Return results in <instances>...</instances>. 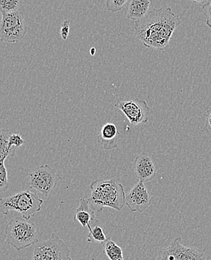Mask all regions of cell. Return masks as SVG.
Listing matches in <instances>:
<instances>
[{
    "mask_svg": "<svg viewBox=\"0 0 211 260\" xmlns=\"http://www.w3.org/2000/svg\"><path fill=\"white\" fill-rule=\"evenodd\" d=\"M133 171L139 182H146L155 177L157 169L151 156L147 152H142L135 159Z\"/></svg>",
    "mask_w": 211,
    "mask_h": 260,
    "instance_id": "11",
    "label": "cell"
},
{
    "mask_svg": "<svg viewBox=\"0 0 211 260\" xmlns=\"http://www.w3.org/2000/svg\"><path fill=\"white\" fill-rule=\"evenodd\" d=\"M157 260H206V254L196 247L184 245L178 237L168 247L160 249Z\"/></svg>",
    "mask_w": 211,
    "mask_h": 260,
    "instance_id": "8",
    "label": "cell"
},
{
    "mask_svg": "<svg viewBox=\"0 0 211 260\" xmlns=\"http://www.w3.org/2000/svg\"><path fill=\"white\" fill-rule=\"evenodd\" d=\"M90 53L91 56H94V55L96 53V49L94 48V47H92V48H91L90 50Z\"/></svg>",
    "mask_w": 211,
    "mask_h": 260,
    "instance_id": "25",
    "label": "cell"
},
{
    "mask_svg": "<svg viewBox=\"0 0 211 260\" xmlns=\"http://www.w3.org/2000/svg\"><path fill=\"white\" fill-rule=\"evenodd\" d=\"M12 134L9 130L2 129L0 133V163H3L10 156H15L16 150L11 149L9 140Z\"/></svg>",
    "mask_w": 211,
    "mask_h": 260,
    "instance_id": "15",
    "label": "cell"
},
{
    "mask_svg": "<svg viewBox=\"0 0 211 260\" xmlns=\"http://www.w3.org/2000/svg\"><path fill=\"white\" fill-rule=\"evenodd\" d=\"M3 18L0 24V37L6 43H17L21 42L27 33L28 27L23 12H16L10 14H2Z\"/></svg>",
    "mask_w": 211,
    "mask_h": 260,
    "instance_id": "6",
    "label": "cell"
},
{
    "mask_svg": "<svg viewBox=\"0 0 211 260\" xmlns=\"http://www.w3.org/2000/svg\"><path fill=\"white\" fill-rule=\"evenodd\" d=\"M206 127L211 131V107L206 112Z\"/></svg>",
    "mask_w": 211,
    "mask_h": 260,
    "instance_id": "24",
    "label": "cell"
},
{
    "mask_svg": "<svg viewBox=\"0 0 211 260\" xmlns=\"http://www.w3.org/2000/svg\"><path fill=\"white\" fill-rule=\"evenodd\" d=\"M90 189V198L88 200L94 213L101 212L105 207L121 211L126 204L124 186L117 179H97L91 182Z\"/></svg>",
    "mask_w": 211,
    "mask_h": 260,
    "instance_id": "2",
    "label": "cell"
},
{
    "mask_svg": "<svg viewBox=\"0 0 211 260\" xmlns=\"http://www.w3.org/2000/svg\"><path fill=\"white\" fill-rule=\"evenodd\" d=\"M151 2L149 0H130L127 3V18L138 21L149 14Z\"/></svg>",
    "mask_w": 211,
    "mask_h": 260,
    "instance_id": "14",
    "label": "cell"
},
{
    "mask_svg": "<svg viewBox=\"0 0 211 260\" xmlns=\"http://www.w3.org/2000/svg\"><path fill=\"white\" fill-rule=\"evenodd\" d=\"M203 12L205 16L206 24L211 28V1H207L202 7Z\"/></svg>",
    "mask_w": 211,
    "mask_h": 260,
    "instance_id": "22",
    "label": "cell"
},
{
    "mask_svg": "<svg viewBox=\"0 0 211 260\" xmlns=\"http://www.w3.org/2000/svg\"><path fill=\"white\" fill-rule=\"evenodd\" d=\"M95 220V213L91 209L89 200L81 198L79 201L78 208L76 209L75 220L78 221L83 228L91 230Z\"/></svg>",
    "mask_w": 211,
    "mask_h": 260,
    "instance_id": "13",
    "label": "cell"
},
{
    "mask_svg": "<svg viewBox=\"0 0 211 260\" xmlns=\"http://www.w3.org/2000/svg\"><path fill=\"white\" fill-rule=\"evenodd\" d=\"M116 107L120 110L132 125L146 123L150 116V107L146 101L136 98L131 100H120Z\"/></svg>",
    "mask_w": 211,
    "mask_h": 260,
    "instance_id": "9",
    "label": "cell"
},
{
    "mask_svg": "<svg viewBox=\"0 0 211 260\" xmlns=\"http://www.w3.org/2000/svg\"><path fill=\"white\" fill-rule=\"evenodd\" d=\"M70 30V21L64 20L61 26V36L63 40H66L68 36Z\"/></svg>",
    "mask_w": 211,
    "mask_h": 260,
    "instance_id": "23",
    "label": "cell"
},
{
    "mask_svg": "<svg viewBox=\"0 0 211 260\" xmlns=\"http://www.w3.org/2000/svg\"><path fill=\"white\" fill-rule=\"evenodd\" d=\"M61 179V175L55 169L47 165H42L29 173V185L30 188L49 198Z\"/></svg>",
    "mask_w": 211,
    "mask_h": 260,
    "instance_id": "7",
    "label": "cell"
},
{
    "mask_svg": "<svg viewBox=\"0 0 211 260\" xmlns=\"http://www.w3.org/2000/svg\"><path fill=\"white\" fill-rule=\"evenodd\" d=\"M24 144V140L20 135L12 134L9 140V146L13 150H17V148L20 147Z\"/></svg>",
    "mask_w": 211,
    "mask_h": 260,
    "instance_id": "21",
    "label": "cell"
},
{
    "mask_svg": "<svg viewBox=\"0 0 211 260\" xmlns=\"http://www.w3.org/2000/svg\"><path fill=\"white\" fill-rule=\"evenodd\" d=\"M151 204L150 192L144 182H138L133 188L126 193V205L133 212H143Z\"/></svg>",
    "mask_w": 211,
    "mask_h": 260,
    "instance_id": "10",
    "label": "cell"
},
{
    "mask_svg": "<svg viewBox=\"0 0 211 260\" xmlns=\"http://www.w3.org/2000/svg\"><path fill=\"white\" fill-rule=\"evenodd\" d=\"M180 24V16L171 8L153 9L144 18L135 22V36L146 47L163 50Z\"/></svg>",
    "mask_w": 211,
    "mask_h": 260,
    "instance_id": "1",
    "label": "cell"
},
{
    "mask_svg": "<svg viewBox=\"0 0 211 260\" xmlns=\"http://www.w3.org/2000/svg\"><path fill=\"white\" fill-rule=\"evenodd\" d=\"M104 251L110 260H124L122 249L111 238H109L104 244Z\"/></svg>",
    "mask_w": 211,
    "mask_h": 260,
    "instance_id": "17",
    "label": "cell"
},
{
    "mask_svg": "<svg viewBox=\"0 0 211 260\" xmlns=\"http://www.w3.org/2000/svg\"><path fill=\"white\" fill-rule=\"evenodd\" d=\"M107 240L108 239L106 236L103 228L100 226V220H95L91 226V230H89V233L87 236L88 242L104 245Z\"/></svg>",
    "mask_w": 211,
    "mask_h": 260,
    "instance_id": "16",
    "label": "cell"
},
{
    "mask_svg": "<svg viewBox=\"0 0 211 260\" xmlns=\"http://www.w3.org/2000/svg\"><path fill=\"white\" fill-rule=\"evenodd\" d=\"M23 2L20 0H0V11L2 14H10L18 12Z\"/></svg>",
    "mask_w": 211,
    "mask_h": 260,
    "instance_id": "18",
    "label": "cell"
},
{
    "mask_svg": "<svg viewBox=\"0 0 211 260\" xmlns=\"http://www.w3.org/2000/svg\"><path fill=\"white\" fill-rule=\"evenodd\" d=\"M44 200L39 195L30 190H22L13 196L1 198L0 211L7 215L11 211H16L21 214L25 220H29L37 212L42 210Z\"/></svg>",
    "mask_w": 211,
    "mask_h": 260,
    "instance_id": "3",
    "label": "cell"
},
{
    "mask_svg": "<svg viewBox=\"0 0 211 260\" xmlns=\"http://www.w3.org/2000/svg\"><path fill=\"white\" fill-rule=\"evenodd\" d=\"M31 260H72L71 250L56 233L34 246Z\"/></svg>",
    "mask_w": 211,
    "mask_h": 260,
    "instance_id": "5",
    "label": "cell"
},
{
    "mask_svg": "<svg viewBox=\"0 0 211 260\" xmlns=\"http://www.w3.org/2000/svg\"><path fill=\"white\" fill-rule=\"evenodd\" d=\"M6 242L15 250H20L39 242L37 226L22 217L9 220L6 228Z\"/></svg>",
    "mask_w": 211,
    "mask_h": 260,
    "instance_id": "4",
    "label": "cell"
},
{
    "mask_svg": "<svg viewBox=\"0 0 211 260\" xmlns=\"http://www.w3.org/2000/svg\"><path fill=\"white\" fill-rule=\"evenodd\" d=\"M9 182L8 172L5 166V162L0 163V192L2 194L9 189Z\"/></svg>",
    "mask_w": 211,
    "mask_h": 260,
    "instance_id": "19",
    "label": "cell"
},
{
    "mask_svg": "<svg viewBox=\"0 0 211 260\" xmlns=\"http://www.w3.org/2000/svg\"><path fill=\"white\" fill-rule=\"evenodd\" d=\"M118 135L119 131L116 124L107 123L100 128L97 140L105 149L113 150L118 147Z\"/></svg>",
    "mask_w": 211,
    "mask_h": 260,
    "instance_id": "12",
    "label": "cell"
},
{
    "mask_svg": "<svg viewBox=\"0 0 211 260\" xmlns=\"http://www.w3.org/2000/svg\"><path fill=\"white\" fill-rule=\"evenodd\" d=\"M127 3V0H107L106 6L109 12H116L121 10Z\"/></svg>",
    "mask_w": 211,
    "mask_h": 260,
    "instance_id": "20",
    "label": "cell"
}]
</instances>
